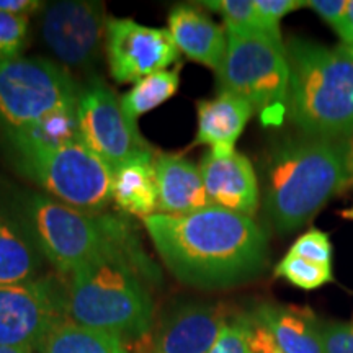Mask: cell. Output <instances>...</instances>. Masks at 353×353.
Instances as JSON below:
<instances>
[{
	"label": "cell",
	"mask_w": 353,
	"mask_h": 353,
	"mask_svg": "<svg viewBox=\"0 0 353 353\" xmlns=\"http://www.w3.org/2000/svg\"><path fill=\"white\" fill-rule=\"evenodd\" d=\"M286 46L290 87L286 117L303 134L348 139L353 136V52L304 38Z\"/></svg>",
	"instance_id": "3957f363"
},
{
	"label": "cell",
	"mask_w": 353,
	"mask_h": 353,
	"mask_svg": "<svg viewBox=\"0 0 353 353\" xmlns=\"http://www.w3.org/2000/svg\"><path fill=\"white\" fill-rule=\"evenodd\" d=\"M105 48L110 74L117 82L132 83L167 70L179 59V48L164 28H151L130 19H108Z\"/></svg>",
	"instance_id": "7c38bea8"
},
{
	"label": "cell",
	"mask_w": 353,
	"mask_h": 353,
	"mask_svg": "<svg viewBox=\"0 0 353 353\" xmlns=\"http://www.w3.org/2000/svg\"><path fill=\"white\" fill-rule=\"evenodd\" d=\"M180 69L182 65L179 64L172 70H161L136 82L134 87L120 99L126 117L136 121L139 117L152 112L159 105L174 97L179 90Z\"/></svg>",
	"instance_id": "7402d4cb"
},
{
	"label": "cell",
	"mask_w": 353,
	"mask_h": 353,
	"mask_svg": "<svg viewBox=\"0 0 353 353\" xmlns=\"http://www.w3.org/2000/svg\"><path fill=\"white\" fill-rule=\"evenodd\" d=\"M200 6L223 17L226 33H268L254 0H206Z\"/></svg>",
	"instance_id": "cb8c5ba5"
},
{
	"label": "cell",
	"mask_w": 353,
	"mask_h": 353,
	"mask_svg": "<svg viewBox=\"0 0 353 353\" xmlns=\"http://www.w3.org/2000/svg\"><path fill=\"white\" fill-rule=\"evenodd\" d=\"M254 2L267 32L275 37H281L280 20L285 15L306 7V2H301V0H254Z\"/></svg>",
	"instance_id": "f1b7e54d"
},
{
	"label": "cell",
	"mask_w": 353,
	"mask_h": 353,
	"mask_svg": "<svg viewBox=\"0 0 353 353\" xmlns=\"http://www.w3.org/2000/svg\"><path fill=\"white\" fill-rule=\"evenodd\" d=\"M43 353H130L121 337L83 327L72 321L61 322L50 334Z\"/></svg>",
	"instance_id": "44dd1931"
},
{
	"label": "cell",
	"mask_w": 353,
	"mask_h": 353,
	"mask_svg": "<svg viewBox=\"0 0 353 353\" xmlns=\"http://www.w3.org/2000/svg\"><path fill=\"white\" fill-rule=\"evenodd\" d=\"M348 164H350V170H352V176H353V136L348 138Z\"/></svg>",
	"instance_id": "e575fe53"
},
{
	"label": "cell",
	"mask_w": 353,
	"mask_h": 353,
	"mask_svg": "<svg viewBox=\"0 0 353 353\" xmlns=\"http://www.w3.org/2000/svg\"><path fill=\"white\" fill-rule=\"evenodd\" d=\"M43 252L23 216L0 205V285L28 283L38 278Z\"/></svg>",
	"instance_id": "ac0fdd59"
},
{
	"label": "cell",
	"mask_w": 353,
	"mask_h": 353,
	"mask_svg": "<svg viewBox=\"0 0 353 353\" xmlns=\"http://www.w3.org/2000/svg\"><path fill=\"white\" fill-rule=\"evenodd\" d=\"M226 324L219 304H190L167 319L154 353H208Z\"/></svg>",
	"instance_id": "5bb4252c"
},
{
	"label": "cell",
	"mask_w": 353,
	"mask_h": 353,
	"mask_svg": "<svg viewBox=\"0 0 353 353\" xmlns=\"http://www.w3.org/2000/svg\"><path fill=\"white\" fill-rule=\"evenodd\" d=\"M154 152L126 162L113 172L112 198L128 214L148 218L157 210V183Z\"/></svg>",
	"instance_id": "ffe728a7"
},
{
	"label": "cell",
	"mask_w": 353,
	"mask_h": 353,
	"mask_svg": "<svg viewBox=\"0 0 353 353\" xmlns=\"http://www.w3.org/2000/svg\"><path fill=\"white\" fill-rule=\"evenodd\" d=\"M65 288L52 276L0 285V347L41 350L54 327L68 321Z\"/></svg>",
	"instance_id": "9c48e42d"
},
{
	"label": "cell",
	"mask_w": 353,
	"mask_h": 353,
	"mask_svg": "<svg viewBox=\"0 0 353 353\" xmlns=\"http://www.w3.org/2000/svg\"><path fill=\"white\" fill-rule=\"evenodd\" d=\"M169 33L185 56L218 70L228 48V34L195 6H176L169 13Z\"/></svg>",
	"instance_id": "e0dca14e"
},
{
	"label": "cell",
	"mask_w": 353,
	"mask_h": 353,
	"mask_svg": "<svg viewBox=\"0 0 353 353\" xmlns=\"http://www.w3.org/2000/svg\"><path fill=\"white\" fill-rule=\"evenodd\" d=\"M107 23L101 2L63 0L44 7L41 37L48 50L68 68L88 69L99 61Z\"/></svg>",
	"instance_id": "8fae6325"
},
{
	"label": "cell",
	"mask_w": 353,
	"mask_h": 353,
	"mask_svg": "<svg viewBox=\"0 0 353 353\" xmlns=\"http://www.w3.org/2000/svg\"><path fill=\"white\" fill-rule=\"evenodd\" d=\"M81 92L69 72L41 57L0 61V126L21 131L50 114L76 110Z\"/></svg>",
	"instance_id": "ba28073f"
},
{
	"label": "cell",
	"mask_w": 353,
	"mask_h": 353,
	"mask_svg": "<svg viewBox=\"0 0 353 353\" xmlns=\"http://www.w3.org/2000/svg\"><path fill=\"white\" fill-rule=\"evenodd\" d=\"M347 6L348 0H307L306 2V7L314 10L332 28H335L341 21Z\"/></svg>",
	"instance_id": "4dcf8cb0"
},
{
	"label": "cell",
	"mask_w": 353,
	"mask_h": 353,
	"mask_svg": "<svg viewBox=\"0 0 353 353\" xmlns=\"http://www.w3.org/2000/svg\"><path fill=\"white\" fill-rule=\"evenodd\" d=\"M77 118L83 144L113 172L132 159L154 152L141 136L136 121L123 112L120 99L99 79L79 95Z\"/></svg>",
	"instance_id": "30bf717a"
},
{
	"label": "cell",
	"mask_w": 353,
	"mask_h": 353,
	"mask_svg": "<svg viewBox=\"0 0 353 353\" xmlns=\"http://www.w3.org/2000/svg\"><path fill=\"white\" fill-rule=\"evenodd\" d=\"M350 183L347 139L307 134L285 139L265 165V214L278 234H291Z\"/></svg>",
	"instance_id": "7a4b0ae2"
},
{
	"label": "cell",
	"mask_w": 353,
	"mask_h": 353,
	"mask_svg": "<svg viewBox=\"0 0 353 353\" xmlns=\"http://www.w3.org/2000/svg\"><path fill=\"white\" fill-rule=\"evenodd\" d=\"M43 7L44 3L38 0H0V10L20 17H30Z\"/></svg>",
	"instance_id": "1f68e13d"
},
{
	"label": "cell",
	"mask_w": 353,
	"mask_h": 353,
	"mask_svg": "<svg viewBox=\"0 0 353 353\" xmlns=\"http://www.w3.org/2000/svg\"><path fill=\"white\" fill-rule=\"evenodd\" d=\"M255 316L270 330L281 353H325L322 324L311 309L265 304Z\"/></svg>",
	"instance_id": "d6986e66"
},
{
	"label": "cell",
	"mask_w": 353,
	"mask_h": 353,
	"mask_svg": "<svg viewBox=\"0 0 353 353\" xmlns=\"http://www.w3.org/2000/svg\"><path fill=\"white\" fill-rule=\"evenodd\" d=\"M334 30L341 37L342 46L353 51V0H348L345 13Z\"/></svg>",
	"instance_id": "d6a6232c"
},
{
	"label": "cell",
	"mask_w": 353,
	"mask_h": 353,
	"mask_svg": "<svg viewBox=\"0 0 353 353\" xmlns=\"http://www.w3.org/2000/svg\"><path fill=\"white\" fill-rule=\"evenodd\" d=\"M342 216H343V218H347V219H353V206H352L350 210H345V211H343Z\"/></svg>",
	"instance_id": "d590c367"
},
{
	"label": "cell",
	"mask_w": 353,
	"mask_h": 353,
	"mask_svg": "<svg viewBox=\"0 0 353 353\" xmlns=\"http://www.w3.org/2000/svg\"><path fill=\"white\" fill-rule=\"evenodd\" d=\"M0 353H33L32 350L26 348H17V347H0Z\"/></svg>",
	"instance_id": "836d02e7"
},
{
	"label": "cell",
	"mask_w": 353,
	"mask_h": 353,
	"mask_svg": "<svg viewBox=\"0 0 353 353\" xmlns=\"http://www.w3.org/2000/svg\"><path fill=\"white\" fill-rule=\"evenodd\" d=\"M154 167L159 213L183 216L211 206L200 167L192 161L176 154H161Z\"/></svg>",
	"instance_id": "9a60e30c"
},
{
	"label": "cell",
	"mask_w": 353,
	"mask_h": 353,
	"mask_svg": "<svg viewBox=\"0 0 353 353\" xmlns=\"http://www.w3.org/2000/svg\"><path fill=\"white\" fill-rule=\"evenodd\" d=\"M275 275L285 278L291 285L301 290H317L334 281L332 267L312 263L291 252L286 254L276 265Z\"/></svg>",
	"instance_id": "d4e9b609"
},
{
	"label": "cell",
	"mask_w": 353,
	"mask_h": 353,
	"mask_svg": "<svg viewBox=\"0 0 353 353\" xmlns=\"http://www.w3.org/2000/svg\"><path fill=\"white\" fill-rule=\"evenodd\" d=\"M7 139H19L39 145H64L82 141L76 110H63L50 114L37 125L21 131L6 132Z\"/></svg>",
	"instance_id": "603a6c76"
},
{
	"label": "cell",
	"mask_w": 353,
	"mask_h": 353,
	"mask_svg": "<svg viewBox=\"0 0 353 353\" xmlns=\"http://www.w3.org/2000/svg\"><path fill=\"white\" fill-rule=\"evenodd\" d=\"M28 17L0 10V61L19 57L28 39Z\"/></svg>",
	"instance_id": "484cf974"
},
{
	"label": "cell",
	"mask_w": 353,
	"mask_h": 353,
	"mask_svg": "<svg viewBox=\"0 0 353 353\" xmlns=\"http://www.w3.org/2000/svg\"><path fill=\"white\" fill-rule=\"evenodd\" d=\"M198 132L195 144L208 145L216 157H229L236 152V143L254 114L249 101L241 97L219 92L214 99L196 103Z\"/></svg>",
	"instance_id": "2e32d148"
},
{
	"label": "cell",
	"mask_w": 353,
	"mask_h": 353,
	"mask_svg": "<svg viewBox=\"0 0 353 353\" xmlns=\"http://www.w3.org/2000/svg\"><path fill=\"white\" fill-rule=\"evenodd\" d=\"M143 221L165 267L185 285L229 288L259 276L267 265V234L249 216L211 205L183 216L154 213Z\"/></svg>",
	"instance_id": "6da1fadb"
},
{
	"label": "cell",
	"mask_w": 353,
	"mask_h": 353,
	"mask_svg": "<svg viewBox=\"0 0 353 353\" xmlns=\"http://www.w3.org/2000/svg\"><path fill=\"white\" fill-rule=\"evenodd\" d=\"M23 218L44 257L63 275L103 257L130 259L156 275L125 218L82 211L38 193L23 201Z\"/></svg>",
	"instance_id": "277c9868"
},
{
	"label": "cell",
	"mask_w": 353,
	"mask_h": 353,
	"mask_svg": "<svg viewBox=\"0 0 353 353\" xmlns=\"http://www.w3.org/2000/svg\"><path fill=\"white\" fill-rule=\"evenodd\" d=\"M17 169L57 201L100 213L112 200L113 169L83 141L64 145H39L7 139Z\"/></svg>",
	"instance_id": "8992f818"
},
{
	"label": "cell",
	"mask_w": 353,
	"mask_h": 353,
	"mask_svg": "<svg viewBox=\"0 0 353 353\" xmlns=\"http://www.w3.org/2000/svg\"><path fill=\"white\" fill-rule=\"evenodd\" d=\"M348 51H350V50H348ZM352 52H353V51H352Z\"/></svg>",
	"instance_id": "8d00e7d4"
},
{
	"label": "cell",
	"mask_w": 353,
	"mask_h": 353,
	"mask_svg": "<svg viewBox=\"0 0 353 353\" xmlns=\"http://www.w3.org/2000/svg\"><path fill=\"white\" fill-rule=\"evenodd\" d=\"M228 48L216 70L219 92L252 105L263 126H280L286 118L290 65L281 37L268 33H226Z\"/></svg>",
	"instance_id": "52a82bcc"
},
{
	"label": "cell",
	"mask_w": 353,
	"mask_h": 353,
	"mask_svg": "<svg viewBox=\"0 0 353 353\" xmlns=\"http://www.w3.org/2000/svg\"><path fill=\"white\" fill-rule=\"evenodd\" d=\"M290 252L312 263L332 267V244H330L327 234L319 231V229H311V231L299 236L296 242L291 245Z\"/></svg>",
	"instance_id": "4316f807"
},
{
	"label": "cell",
	"mask_w": 353,
	"mask_h": 353,
	"mask_svg": "<svg viewBox=\"0 0 353 353\" xmlns=\"http://www.w3.org/2000/svg\"><path fill=\"white\" fill-rule=\"evenodd\" d=\"M200 172L213 206L252 218L257 213L260 190L252 162L244 154L229 157L205 154Z\"/></svg>",
	"instance_id": "4fadbf2b"
},
{
	"label": "cell",
	"mask_w": 353,
	"mask_h": 353,
	"mask_svg": "<svg viewBox=\"0 0 353 353\" xmlns=\"http://www.w3.org/2000/svg\"><path fill=\"white\" fill-rule=\"evenodd\" d=\"M208 353H252L250 352V329L247 316L234 322H228Z\"/></svg>",
	"instance_id": "83f0119b"
},
{
	"label": "cell",
	"mask_w": 353,
	"mask_h": 353,
	"mask_svg": "<svg viewBox=\"0 0 353 353\" xmlns=\"http://www.w3.org/2000/svg\"><path fill=\"white\" fill-rule=\"evenodd\" d=\"M143 275L152 278L125 257H103L82 265L69 275L68 319L123 341L145 334L154 309Z\"/></svg>",
	"instance_id": "5b68a950"
},
{
	"label": "cell",
	"mask_w": 353,
	"mask_h": 353,
	"mask_svg": "<svg viewBox=\"0 0 353 353\" xmlns=\"http://www.w3.org/2000/svg\"><path fill=\"white\" fill-rule=\"evenodd\" d=\"M325 353H353V321L322 324Z\"/></svg>",
	"instance_id": "f546056e"
}]
</instances>
